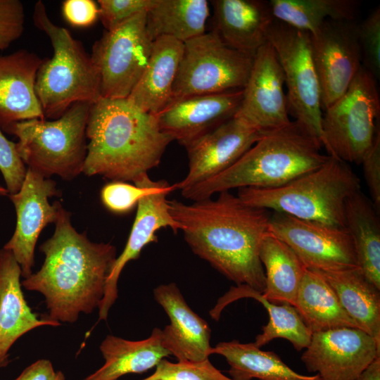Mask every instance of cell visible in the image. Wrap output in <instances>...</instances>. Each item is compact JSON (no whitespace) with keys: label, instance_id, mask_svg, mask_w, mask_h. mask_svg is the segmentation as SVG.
<instances>
[{"label":"cell","instance_id":"cell-1","mask_svg":"<svg viewBox=\"0 0 380 380\" xmlns=\"http://www.w3.org/2000/svg\"><path fill=\"white\" fill-rule=\"evenodd\" d=\"M170 213L192 251L237 285L262 293L265 274L259 249L269 232L267 210L249 205L229 191L186 204L168 201Z\"/></svg>","mask_w":380,"mask_h":380},{"label":"cell","instance_id":"cell-2","mask_svg":"<svg viewBox=\"0 0 380 380\" xmlns=\"http://www.w3.org/2000/svg\"><path fill=\"white\" fill-rule=\"evenodd\" d=\"M70 216L62 206L53 234L39 246L43 265L21 281L26 290L45 298L49 313L43 319L60 323H74L80 313L99 308L117 258L115 246L91 241L73 227Z\"/></svg>","mask_w":380,"mask_h":380},{"label":"cell","instance_id":"cell-3","mask_svg":"<svg viewBox=\"0 0 380 380\" xmlns=\"http://www.w3.org/2000/svg\"><path fill=\"white\" fill-rule=\"evenodd\" d=\"M86 136L89 143L82 172L132 182L159 165L173 141L160 129L155 115L127 99L101 98L91 104Z\"/></svg>","mask_w":380,"mask_h":380},{"label":"cell","instance_id":"cell-4","mask_svg":"<svg viewBox=\"0 0 380 380\" xmlns=\"http://www.w3.org/2000/svg\"><path fill=\"white\" fill-rule=\"evenodd\" d=\"M321 144L296 121L263 133L231 167L215 177L181 191L194 201L232 189L281 186L321 166L328 159Z\"/></svg>","mask_w":380,"mask_h":380},{"label":"cell","instance_id":"cell-5","mask_svg":"<svg viewBox=\"0 0 380 380\" xmlns=\"http://www.w3.org/2000/svg\"><path fill=\"white\" fill-rule=\"evenodd\" d=\"M360 181L347 163L329 156L319 167L276 188L239 189L245 203L326 224L345 227L347 200Z\"/></svg>","mask_w":380,"mask_h":380},{"label":"cell","instance_id":"cell-6","mask_svg":"<svg viewBox=\"0 0 380 380\" xmlns=\"http://www.w3.org/2000/svg\"><path fill=\"white\" fill-rule=\"evenodd\" d=\"M36 27L50 39L53 56L42 58L35 91L44 118H60L74 103H94L101 98L99 70L82 43L52 22L43 2L34 7Z\"/></svg>","mask_w":380,"mask_h":380},{"label":"cell","instance_id":"cell-7","mask_svg":"<svg viewBox=\"0 0 380 380\" xmlns=\"http://www.w3.org/2000/svg\"><path fill=\"white\" fill-rule=\"evenodd\" d=\"M91 103L72 104L60 118L31 119L5 131L18 138L17 151L27 168L46 178L72 180L83 171L87 156L86 127Z\"/></svg>","mask_w":380,"mask_h":380},{"label":"cell","instance_id":"cell-8","mask_svg":"<svg viewBox=\"0 0 380 380\" xmlns=\"http://www.w3.org/2000/svg\"><path fill=\"white\" fill-rule=\"evenodd\" d=\"M323 112L322 146L329 156L360 163L379 131L377 80L362 66L346 93Z\"/></svg>","mask_w":380,"mask_h":380},{"label":"cell","instance_id":"cell-9","mask_svg":"<svg viewBox=\"0 0 380 380\" xmlns=\"http://www.w3.org/2000/svg\"><path fill=\"white\" fill-rule=\"evenodd\" d=\"M254 56L227 46L214 30L184 42L172 98L243 89Z\"/></svg>","mask_w":380,"mask_h":380},{"label":"cell","instance_id":"cell-10","mask_svg":"<svg viewBox=\"0 0 380 380\" xmlns=\"http://www.w3.org/2000/svg\"><path fill=\"white\" fill-rule=\"evenodd\" d=\"M267 42L274 48L283 70L289 113L322 146L323 111L310 34L274 19Z\"/></svg>","mask_w":380,"mask_h":380},{"label":"cell","instance_id":"cell-11","mask_svg":"<svg viewBox=\"0 0 380 380\" xmlns=\"http://www.w3.org/2000/svg\"><path fill=\"white\" fill-rule=\"evenodd\" d=\"M146 14L141 11L106 30L92 46L90 55L99 72L101 98L127 99L141 77L153 44Z\"/></svg>","mask_w":380,"mask_h":380},{"label":"cell","instance_id":"cell-12","mask_svg":"<svg viewBox=\"0 0 380 380\" xmlns=\"http://www.w3.org/2000/svg\"><path fill=\"white\" fill-rule=\"evenodd\" d=\"M269 232L286 243L307 269L339 271L359 267L353 241L345 227L274 212Z\"/></svg>","mask_w":380,"mask_h":380},{"label":"cell","instance_id":"cell-13","mask_svg":"<svg viewBox=\"0 0 380 380\" xmlns=\"http://www.w3.org/2000/svg\"><path fill=\"white\" fill-rule=\"evenodd\" d=\"M310 39L324 111L346 93L362 68L358 24L329 19Z\"/></svg>","mask_w":380,"mask_h":380},{"label":"cell","instance_id":"cell-14","mask_svg":"<svg viewBox=\"0 0 380 380\" xmlns=\"http://www.w3.org/2000/svg\"><path fill=\"white\" fill-rule=\"evenodd\" d=\"M55 196H61L56 182L30 168L20 190L8 195L15 209L16 226L3 248L12 253L24 279L32 274L34 248L41 232L57 220L62 205L58 201L49 202Z\"/></svg>","mask_w":380,"mask_h":380},{"label":"cell","instance_id":"cell-15","mask_svg":"<svg viewBox=\"0 0 380 380\" xmlns=\"http://www.w3.org/2000/svg\"><path fill=\"white\" fill-rule=\"evenodd\" d=\"M380 345L358 328L339 327L313 333L301 356L322 380H355L376 357Z\"/></svg>","mask_w":380,"mask_h":380},{"label":"cell","instance_id":"cell-16","mask_svg":"<svg viewBox=\"0 0 380 380\" xmlns=\"http://www.w3.org/2000/svg\"><path fill=\"white\" fill-rule=\"evenodd\" d=\"M147 191L140 198L135 219L124 250L116 258L105 285L103 297L99 305V320L107 319L108 312L118 296V281L127 262L138 259L142 249L148 243L157 242L156 232L170 228L175 234L178 224L173 220L168 206L167 195L177 189L166 180L154 181L148 174L144 176Z\"/></svg>","mask_w":380,"mask_h":380},{"label":"cell","instance_id":"cell-17","mask_svg":"<svg viewBox=\"0 0 380 380\" xmlns=\"http://www.w3.org/2000/svg\"><path fill=\"white\" fill-rule=\"evenodd\" d=\"M284 85L280 63L274 48L267 42L255 53L236 115L262 134L288 125L291 121Z\"/></svg>","mask_w":380,"mask_h":380},{"label":"cell","instance_id":"cell-18","mask_svg":"<svg viewBox=\"0 0 380 380\" xmlns=\"http://www.w3.org/2000/svg\"><path fill=\"white\" fill-rule=\"evenodd\" d=\"M241 117L233 118L203 135L186 148L189 170L176 183L180 191L215 177L236 162L261 137Z\"/></svg>","mask_w":380,"mask_h":380},{"label":"cell","instance_id":"cell-19","mask_svg":"<svg viewBox=\"0 0 380 380\" xmlns=\"http://www.w3.org/2000/svg\"><path fill=\"white\" fill-rule=\"evenodd\" d=\"M242 98L243 89L172 98L155 116L160 129L186 148L236 115Z\"/></svg>","mask_w":380,"mask_h":380},{"label":"cell","instance_id":"cell-20","mask_svg":"<svg viewBox=\"0 0 380 380\" xmlns=\"http://www.w3.org/2000/svg\"><path fill=\"white\" fill-rule=\"evenodd\" d=\"M154 298L170 319L161 332V343L178 361L201 362L208 359L211 330L208 323L188 305L175 283L153 290Z\"/></svg>","mask_w":380,"mask_h":380},{"label":"cell","instance_id":"cell-21","mask_svg":"<svg viewBox=\"0 0 380 380\" xmlns=\"http://www.w3.org/2000/svg\"><path fill=\"white\" fill-rule=\"evenodd\" d=\"M42 58L20 49L0 56V128L31 119H44L35 91Z\"/></svg>","mask_w":380,"mask_h":380},{"label":"cell","instance_id":"cell-22","mask_svg":"<svg viewBox=\"0 0 380 380\" xmlns=\"http://www.w3.org/2000/svg\"><path fill=\"white\" fill-rule=\"evenodd\" d=\"M214 30L227 46L255 55L274 20L270 1L213 0Z\"/></svg>","mask_w":380,"mask_h":380},{"label":"cell","instance_id":"cell-23","mask_svg":"<svg viewBox=\"0 0 380 380\" xmlns=\"http://www.w3.org/2000/svg\"><path fill=\"white\" fill-rule=\"evenodd\" d=\"M21 269L12 253L0 249V366L8 362V352L22 336L42 327L61 324L38 319L25 300L20 281Z\"/></svg>","mask_w":380,"mask_h":380},{"label":"cell","instance_id":"cell-24","mask_svg":"<svg viewBox=\"0 0 380 380\" xmlns=\"http://www.w3.org/2000/svg\"><path fill=\"white\" fill-rule=\"evenodd\" d=\"M184 43L169 37L153 41L148 64L127 98L142 111L156 115L172 100Z\"/></svg>","mask_w":380,"mask_h":380},{"label":"cell","instance_id":"cell-25","mask_svg":"<svg viewBox=\"0 0 380 380\" xmlns=\"http://www.w3.org/2000/svg\"><path fill=\"white\" fill-rule=\"evenodd\" d=\"M161 332L156 327L148 338L141 341L108 335L99 347L104 364L84 380H117L125 374H141L156 367L170 355L162 345Z\"/></svg>","mask_w":380,"mask_h":380},{"label":"cell","instance_id":"cell-26","mask_svg":"<svg viewBox=\"0 0 380 380\" xmlns=\"http://www.w3.org/2000/svg\"><path fill=\"white\" fill-rule=\"evenodd\" d=\"M313 271L330 285L342 308L357 327L380 345V289L365 277L359 267Z\"/></svg>","mask_w":380,"mask_h":380},{"label":"cell","instance_id":"cell-27","mask_svg":"<svg viewBox=\"0 0 380 380\" xmlns=\"http://www.w3.org/2000/svg\"><path fill=\"white\" fill-rule=\"evenodd\" d=\"M345 228L353 241L359 268L380 289V222L377 209L360 191L346 201Z\"/></svg>","mask_w":380,"mask_h":380},{"label":"cell","instance_id":"cell-28","mask_svg":"<svg viewBox=\"0 0 380 380\" xmlns=\"http://www.w3.org/2000/svg\"><path fill=\"white\" fill-rule=\"evenodd\" d=\"M243 298H251L258 300L265 307L269 315L267 324L262 327V332L255 337L254 344L257 347L260 348L278 338L288 340L298 351L308 347L312 334L293 306L270 303L261 293L244 284L231 287L212 310L211 317L218 319L221 311L226 305Z\"/></svg>","mask_w":380,"mask_h":380},{"label":"cell","instance_id":"cell-29","mask_svg":"<svg viewBox=\"0 0 380 380\" xmlns=\"http://www.w3.org/2000/svg\"><path fill=\"white\" fill-rule=\"evenodd\" d=\"M259 258L265 274L262 296L272 303L293 306L305 265L286 243L270 232L261 242Z\"/></svg>","mask_w":380,"mask_h":380},{"label":"cell","instance_id":"cell-30","mask_svg":"<svg viewBox=\"0 0 380 380\" xmlns=\"http://www.w3.org/2000/svg\"><path fill=\"white\" fill-rule=\"evenodd\" d=\"M293 307L312 334L339 327L358 328L330 285L312 270L307 269L301 279Z\"/></svg>","mask_w":380,"mask_h":380},{"label":"cell","instance_id":"cell-31","mask_svg":"<svg viewBox=\"0 0 380 380\" xmlns=\"http://www.w3.org/2000/svg\"><path fill=\"white\" fill-rule=\"evenodd\" d=\"M211 354L222 355L229 365L232 380H322L319 375H303L291 369L277 354L264 351L254 343L233 340L218 343Z\"/></svg>","mask_w":380,"mask_h":380},{"label":"cell","instance_id":"cell-32","mask_svg":"<svg viewBox=\"0 0 380 380\" xmlns=\"http://www.w3.org/2000/svg\"><path fill=\"white\" fill-rule=\"evenodd\" d=\"M209 15L206 0H156L147 11L146 29L153 41L169 37L184 43L206 32Z\"/></svg>","mask_w":380,"mask_h":380},{"label":"cell","instance_id":"cell-33","mask_svg":"<svg viewBox=\"0 0 380 380\" xmlns=\"http://www.w3.org/2000/svg\"><path fill=\"white\" fill-rule=\"evenodd\" d=\"M274 18L310 34L327 20H355L360 2L356 0H271Z\"/></svg>","mask_w":380,"mask_h":380},{"label":"cell","instance_id":"cell-34","mask_svg":"<svg viewBox=\"0 0 380 380\" xmlns=\"http://www.w3.org/2000/svg\"><path fill=\"white\" fill-rule=\"evenodd\" d=\"M141 380H232L215 367L208 359L201 362H171L163 358L155 372Z\"/></svg>","mask_w":380,"mask_h":380},{"label":"cell","instance_id":"cell-35","mask_svg":"<svg viewBox=\"0 0 380 380\" xmlns=\"http://www.w3.org/2000/svg\"><path fill=\"white\" fill-rule=\"evenodd\" d=\"M145 175L139 177L134 184L122 181H112L104 185L101 191V200L105 208L118 215L131 212L147 191Z\"/></svg>","mask_w":380,"mask_h":380},{"label":"cell","instance_id":"cell-36","mask_svg":"<svg viewBox=\"0 0 380 380\" xmlns=\"http://www.w3.org/2000/svg\"><path fill=\"white\" fill-rule=\"evenodd\" d=\"M362 66L376 80L380 75V8H376L358 24Z\"/></svg>","mask_w":380,"mask_h":380},{"label":"cell","instance_id":"cell-37","mask_svg":"<svg viewBox=\"0 0 380 380\" xmlns=\"http://www.w3.org/2000/svg\"><path fill=\"white\" fill-rule=\"evenodd\" d=\"M99 15L106 30H110L134 15L148 11L156 0H99Z\"/></svg>","mask_w":380,"mask_h":380},{"label":"cell","instance_id":"cell-38","mask_svg":"<svg viewBox=\"0 0 380 380\" xmlns=\"http://www.w3.org/2000/svg\"><path fill=\"white\" fill-rule=\"evenodd\" d=\"M0 171L8 195L17 193L25 179L27 167L20 158L16 144L8 140L0 128Z\"/></svg>","mask_w":380,"mask_h":380},{"label":"cell","instance_id":"cell-39","mask_svg":"<svg viewBox=\"0 0 380 380\" xmlns=\"http://www.w3.org/2000/svg\"><path fill=\"white\" fill-rule=\"evenodd\" d=\"M25 20V9L20 1L0 0V51L21 37Z\"/></svg>","mask_w":380,"mask_h":380},{"label":"cell","instance_id":"cell-40","mask_svg":"<svg viewBox=\"0 0 380 380\" xmlns=\"http://www.w3.org/2000/svg\"><path fill=\"white\" fill-rule=\"evenodd\" d=\"M365 178L376 209L380 207V132L378 131L373 144L363 156L361 163Z\"/></svg>","mask_w":380,"mask_h":380},{"label":"cell","instance_id":"cell-41","mask_svg":"<svg viewBox=\"0 0 380 380\" xmlns=\"http://www.w3.org/2000/svg\"><path fill=\"white\" fill-rule=\"evenodd\" d=\"M65 20L75 27H88L98 19L99 6L92 0H66L62 4Z\"/></svg>","mask_w":380,"mask_h":380},{"label":"cell","instance_id":"cell-42","mask_svg":"<svg viewBox=\"0 0 380 380\" xmlns=\"http://www.w3.org/2000/svg\"><path fill=\"white\" fill-rule=\"evenodd\" d=\"M56 373L49 360L41 359L26 367L15 380H52Z\"/></svg>","mask_w":380,"mask_h":380},{"label":"cell","instance_id":"cell-43","mask_svg":"<svg viewBox=\"0 0 380 380\" xmlns=\"http://www.w3.org/2000/svg\"><path fill=\"white\" fill-rule=\"evenodd\" d=\"M355 380H380V357L374 360Z\"/></svg>","mask_w":380,"mask_h":380},{"label":"cell","instance_id":"cell-44","mask_svg":"<svg viewBox=\"0 0 380 380\" xmlns=\"http://www.w3.org/2000/svg\"><path fill=\"white\" fill-rule=\"evenodd\" d=\"M52 380H65V377L62 372L58 371Z\"/></svg>","mask_w":380,"mask_h":380},{"label":"cell","instance_id":"cell-45","mask_svg":"<svg viewBox=\"0 0 380 380\" xmlns=\"http://www.w3.org/2000/svg\"><path fill=\"white\" fill-rule=\"evenodd\" d=\"M0 196H8V191L6 187L0 184Z\"/></svg>","mask_w":380,"mask_h":380},{"label":"cell","instance_id":"cell-46","mask_svg":"<svg viewBox=\"0 0 380 380\" xmlns=\"http://www.w3.org/2000/svg\"><path fill=\"white\" fill-rule=\"evenodd\" d=\"M1 367L0 366V368H1Z\"/></svg>","mask_w":380,"mask_h":380}]
</instances>
